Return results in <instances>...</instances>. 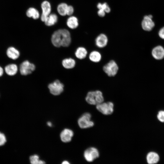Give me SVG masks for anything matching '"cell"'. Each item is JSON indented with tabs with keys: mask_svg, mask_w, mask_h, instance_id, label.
<instances>
[{
	"mask_svg": "<svg viewBox=\"0 0 164 164\" xmlns=\"http://www.w3.org/2000/svg\"><path fill=\"white\" fill-rule=\"evenodd\" d=\"M51 40L52 44L55 47H67L70 45L71 42L70 33L66 29H59L53 34Z\"/></svg>",
	"mask_w": 164,
	"mask_h": 164,
	"instance_id": "1",
	"label": "cell"
},
{
	"mask_svg": "<svg viewBox=\"0 0 164 164\" xmlns=\"http://www.w3.org/2000/svg\"><path fill=\"white\" fill-rule=\"evenodd\" d=\"M86 102L91 105H97L104 101L102 92L99 90L88 92L85 97Z\"/></svg>",
	"mask_w": 164,
	"mask_h": 164,
	"instance_id": "2",
	"label": "cell"
},
{
	"mask_svg": "<svg viewBox=\"0 0 164 164\" xmlns=\"http://www.w3.org/2000/svg\"><path fill=\"white\" fill-rule=\"evenodd\" d=\"M91 115L88 112L83 114L78 119V124L80 127L82 129L93 127L94 122L91 120Z\"/></svg>",
	"mask_w": 164,
	"mask_h": 164,
	"instance_id": "3",
	"label": "cell"
},
{
	"mask_svg": "<svg viewBox=\"0 0 164 164\" xmlns=\"http://www.w3.org/2000/svg\"><path fill=\"white\" fill-rule=\"evenodd\" d=\"M119 69L118 66L114 60H111L103 67L104 72L109 77H114L116 75Z\"/></svg>",
	"mask_w": 164,
	"mask_h": 164,
	"instance_id": "4",
	"label": "cell"
},
{
	"mask_svg": "<svg viewBox=\"0 0 164 164\" xmlns=\"http://www.w3.org/2000/svg\"><path fill=\"white\" fill-rule=\"evenodd\" d=\"M114 105L111 102H103L96 105L97 109L102 114L108 115L112 114L114 111Z\"/></svg>",
	"mask_w": 164,
	"mask_h": 164,
	"instance_id": "5",
	"label": "cell"
},
{
	"mask_svg": "<svg viewBox=\"0 0 164 164\" xmlns=\"http://www.w3.org/2000/svg\"><path fill=\"white\" fill-rule=\"evenodd\" d=\"M64 87L63 84L58 80L50 84L48 86L50 93L55 96L60 94L63 91Z\"/></svg>",
	"mask_w": 164,
	"mask_h": 164,
	"instance_id": "6",
	"label": "cell"
},
{
	"mask_svg": "<svg viewBox=\"0 0 164 164\" xmlns=\"http://www.w3.org/2000/svg\"><path fill=\"white\" fill-rule=\"evenodd\" d=\"M84 157L88 162H93L99 157V153L98 149L94 147H91L86 149L84 152Z\"/></svg>",
	"mask_w": 164,
	"mask_h": 164,
	"instance_id": "7",
	"label": "cell"
},
{
	"mask_svg": "<svg viewBox=\"0 0 164 164\" xmlns=\"http://www.w3.org/2000/svg\"><path fill=\"white\" fill-rule=\"evenodd\" d=\"M36 68L35 65L27 60L23 62L20 65V71L21 74L23 75H26L31 74Z\"/></svg>",
	"mask_w": 164,
	"mask_h": 164,
	"instance_id": "8",
	"label": "cell"
},
{
	"mask_svg": "<svg viewBox=\"0 0 164 164\" xmlns=\"http://www.w3.org/2000/svg\"><path fill=\"white\" fill-rule=\"evenodd\" d=\"M151 54L154 59L162 60L164 59V47L160 45H157L152 49Z\"/></svg>",
	"mask_w": 164,
	"mask_h": 164,
	"instance_id": "9",
	"label": "cell"
},
{
	"mask_svg": "<svg viewBox=\"0 0 164 164\" xmlns=\"http://www.w3.org/2000/svg\"><path fill=\"white\" fill-rule=\"evenodd\" d=\"M152 16L151 15H145L142 22V29L146 31H150L155 26V23L152 19Z\"/></svg>",
	"mask_w": 164,
	"mask_h": 164,
	"instance_id": "10",
	"label": "cell"
},
{
	"mask_svg": "<svg viewBox=\"0 0 164 164\" xmlns=\"http://www.w3.org/2000/svg\"><path fill=\"white\" fill-rule=\"evenodd\" d=\"M41 6L42 12L41 19V20L44 22L47 16L50 14L51 6L50 3L46 1L42 3Z\"/></svg>",
	"mask_w": 164,
	"mask_h": 164,
	"instance_id": "11",
	"label": "cell"
},
{
	"mask_svg": "<svg viewBox=\"0 0 164 164\" xmlns=\"http://www.w3.org/2000/svg\"><path fill=\"white\" fill-rule=\"evenodd\" d=\"M73 135V132L70 129L65 128L60 133V137L61 140L64 142H68L72 140Z\"/></svg>",
	"mask_w": 164,
	"mask_h": 164,
	"instance_id": "12",
	"label": "cell"
},
{
	"mask_svg": "<svg viewBox=\"0 0 164 164\" xmlns=\"http://www.w3.org/2000/svg\"><path fill=\"white\" fill-rule=\"evenodd\" d=\"M108 39L105 34L101 33L95 39V43L97 47L103 48L107 45Z\"/></svg>",
	"mask_w": 164,
	"mask_h": 164,
	"instance_id": "13",
	"label": "cell"
},
{
	"mask_svg": "<svg viewBox=\"0 0 164 164\" xmlns=\"http://www.w3.org/2000/svg\"><path fill=\"white\" fill-rule=\"evenodd\" d=\"M146 159L149 164H154L157 163L160 160L159 154L154 152H149L146 155Z\"/></svg>",
	"mask_w": 164,
	"mask_h": 164,
	"instance_id": "14",
	"label": "cell"
},
{
	"mask_svg": "<svg viewBox=\"0 0 164 164\" xmlns=\"http://www.w3.org/2000/svg\"><path fill=\"white\" fill-rule=\"evenodd\" d=\"M7 54L9 58L15 60L17 59L19 56V51L13 47H10L8 48L7 51Z\"/></svg>",
	"mask_w": 164,
	"mask_h": 164,
	"instance_id": "15",
	"label": "cell"
},
{
	"mask_svg": "<svg viewBox=\"0 0 164 164\" xmlns=\"http://www.w3.org/2000/svg\"><path fill=\"white\" fill-rule=\"evenodd\" d=\"M89 57L90 60L92 62L94 63H98L101 60L102 56L99 52L96 50H94L90 53Z\"/></svg>",
	"mask_w": 164,
	"mask_h": 164,
	"instance_id": "16",
	"label": "cell"
},
{
	"mask_svg": "<svg viewBox=\"0 0 164 164\" xmlns=\"http://www.w3.org/2000/svg\"><path fill=\"white\" fill-rule=\"evenodd\" d=\"M58 17L55 14H50L44 21L46 25L50 26L54 25L57 22Z\"/></svg>",
	"mask_w": 164,
	"mask_h": 164,
	"instance_id": "17",
	"label": "cell"
},
{
	"mask_svg": "<svg viewBox=\"0 0 164 164\" xmlns=\"http://www.w3.org/2000/svg\"><path fill=\"white\" fill-rule=\"evenodd\" d=\"M63 67L66 69H70L73 68L75 65V60L71 58H66L63 59L62 62Z\"/></svg>",
	"mask_w": 164,
	"mask_h": 164,
	"instance_id": "18",
	"label": "cell"
},
{
	"mask_svg": "<svg viewBox=\"0 0 164 164\" xmlns=\"http://www.w3.org/2000/svg\"><path fill=\"white\" fill-rule=\"evenodd\" d=\"M5 69L6 73L10 76L15 75L18 70L17 66L14 64H10L7 65L5 67Z\"/></svg>",
	"mask_w": 164,
	"mask_h": 164,
	"instance_id": "19",
	"label": "cell"
},
{
	"mask_svg": "<svg viewBox=\"0 0 164 164\" xmlns=\"http://www.w3.org/2000/svg\"><path fill=\"white\" fill-rule=\"evenodd\" d=\"M87 53V51L85 48L80 47L76 50L75 52V55L78 59H83L86 57Z\"/></svg>",
	"mask_w": 164,
	"mask_h": 164,
	"instance_id": "20",
	"label": "cell"
},
{
	"mask_svg": "<svg viewBox=\"0 0 164 164\" xmlns=\"http://www.w3.org/2000/svg\"><path fill=\"white\" fill-rule=\"evenodd\" d=\"M67 24L68 26L70 28L75 29L78 25V20L76 17L71 16L68 19Z\"/></svg>",
	"mask_w": 164,
	"mask_h": 164,
	"instance_id": "21",
	"label": "cell"
},
{
	"mask_svg": "<svg viewBox=\"0 0 164 164\" xmlns=\"http://www.w3.org/2000/svg\"><path fill=\"white\" fill-rule=\"evenodd\" d=\"M27 15L29 17H32L34 19H38L39 16L38 11L33 8H30L28 9L26 12Z\"/></svg>",
	"mask_w": 164,
	"mask_h": 164,
	"instance_id": "22",
	"label": "cell"
},
{
	"mask_svg": "<svg viewBox=\"0 0 164 164\" xmlns=\"http://www.w3.org/2000/svg\"><path fill=\"white\" fill-rule=\"evenodd\" d=\"M68 6L65 3H61L60 4L57 8L58 13L62 16L67 15Z\"/></svg>",
	"mask_w": 164,
	"mask_h": 164,
	"instance_id": "23",
	"label": "cell"
},
{
	"mask_svg": "<svg viewBox=\"0 0 164 164\" xmlns=\"http://www.w3.org/2000/svg\"><path fill=\"white\" fill-rule=\"evenodd\" d=\"M30 163L32 164H44L45 163L44 161L40 160L39 156L34 155L29 158Z\"/></svg>",
	"mask_w": 164,
	"mask_h": 164,
	"instance_id": "24",
	"label": "cell"
},
{
	"mask_svg": "<svg viewBox=\"0 0 164 164\" xmlns=\"http://www.w3.org/2000/svg\"><path fill=\"white\" fill-rule=\"evenodd\" d=\"M98 9H102L104 10L106 13H108L111 11V9L107 3L106 2L101 3H99L97 5Z\"/></svg>",
	"mask_w": 164,
	"mask_h": 164,
	"instance_id": "25",
	"label": "cell"
},
{
	"mask_svg": "<svg viewBox=\"0 0 164 164\" xmlns=\"http://www.w3.org/2000/svg\"><path fill=\"white\" fill-rule=\"evenodd\" d=\"M158 120L162 123H164V110L159 111L157 115Z\"/></svg>",
	"mask_w": 164,
	"mask_h": 164,
	"instance_id": "26",
	"label": "cell"
},
{
	"mask_svg": "<svg viewBox=\"0 0 164 164\" xmlns=\"http://www.w3.org/2000/svg\"><path fill=\"white\" fill-rule=\"evenodd\" d=\"M6 142V139L5 135L0 132V146L3 145Z\"/></svg>",
	"mask_w": 164,
	"mask_h": 164,
	"instance_id": "27",
	"label": "cell"
},
{
	"mask_svg": "<svg viewBox=\"0 0 164 164\" xmlns=\"http://www.w3.org/2000/svg\"><path fill=\"white\" fill-rule=\"evenodd\" d=\"M74 12V9L73 7L70 5H68L67 13V15H71L73 14Z\"/></svg>",
	"mask_w": 164,
	"mask_h": 164,
	"instance_id": "28",
	"label": "cell"
},
{
	"mask_svg": "<svg viewBox=\"0 0 164 164\" xmlns=\"http://www.w3.org/2000/svg\"><path fill=\"white\" fill-rule=\"evenodd\" d=\"M105 12L102 9H99L97 12L98 15L101 17H104L105 15Z\"/></svg>",
	"mask_w": 164,
	"mask_h": 164,
	"instance_id": "29",
	"label": "cell"
},
{
	"mask_svg": "<svg viewBox=\"0 0 164 164\" xmlns=\"http://www.w3.org/2000/svg\"><path fill=\"white\" fill-rule=\"evenodd\" d=\"M159 35L161 38L164 39V27L162 28L159 31Z\"/></svg>",
	"mask_w": 164,
	"mask_h": 164,
	"instance_id": "30",
	"label": "cell"
},
{
	"mask_svg": "<svg viewBox=\"0 0 164 164\" xmlns=\"http://www.w3.org/2000/svg\"><path fill=\"white\" fill-rule=\"evenodd\" d=\"M3 70L2 67L0 66V77L3 74Z\"/></svg>",
	"mask_w": 164,
	"mask_h": 164,
	"instance_id": "31",
	"label": "cell"
},
{
	"mask_svg": "<svg viewBox=\"0 0 164 164\" xmlns=\"http://www.w3.org/2000/svg\"><path fill=\"white\" fill-rule=\"evenodd\" d=\"M47 125H48L49 127H51L52 126V123L50 121H48L47 123Z\"/></svg>",
	"mask_w": 164,
	"mask_h": 164,
	"instance_id": "32",
	"label": "cell"
},
{
	"mask_svg": "<svg viewBox=\"0 0 164 164\" xmlns=\"http://www.w3.org/2000/svg\"><path fill=\"white\" fill-rule=\"evenodd\" d=\"M62 164H69L70 163L67 160H65L63 161L62 163Z\"/></svg>",
	"mask_w": 164,
	"mask_h": 164,
	"instance_id": "33",
	"label": "cell"
}]
</instances>
